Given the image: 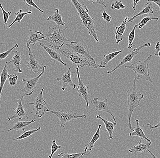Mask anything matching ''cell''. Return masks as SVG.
<instances>
[{
	"label": "cell",
	"mask_w": 160,
	"mask_h": 158,
	"mask_svg": "<svg viewBox=\"0 0 160 158\" xmlns=\"http://www.w3.org/2000/svg\"><path fill=\"white\" fill-rule=\"evenodd\" d=\"M84 155L83 151L76 154H68V153H62L58 155L60 158H81Z\"/></svg>",
	"instance_id": "32"
},
{
	"label": "cell",
	"mask_w": 160,
	"mask_h": 158,
	"mask_svg": "<svg viewBox=\"0 0 160 158\" xmlns=\"http://www.w3.org/2000/svg\"><path fill=\"white\" fill-rule=\"evenodd\" d=\"M0 8L2 10V12L3 18L4 20V29H5L6 25L8 24L7 23L8 20L9 18L11 15H12V12L11 11H8V12H6L5 10L3 8L2 5V4L0 3Z\"/></svg>",
	"instance_id": "34"
},
{
	"label": "cell",
	"mask_w": 160,
	"mask_h": 158,
	"mask_svg": "<svg viewBox=\"0 0 160 158\" xmlns=\"http://www.w3.org/2000/svg\"><path fill=\"white\" fill-rule=\"evenodd\" d=\"M65 45L67 46L68 48V49L72 52L83 56L90 60L96 63L94 59L90 54L88 46L83 43L69 41L65 43Z\"/></svg>",
	"instance_id": "8"
},
{
	"label": "cell",
	"mask_w": 160,
	"mask_h": 158,
	"mask_svg": "<svg viewBox=\"0 0 160 158\" xmlns=\"http://www.w3.org/2000/svg\"><path fill=\"white\" fill-rule=\"evenodd\" d=\"M151 20L158 21L159 20V18H155L154 17H146L140 21V23L136 25L138 28L142 29L148 24L149 21Z\"/></svg>",
	"instance_id": "31"
},
{
	"label": "cell",
	"mask_w": 160,
	"mask_h": 158,
	"mask_svg": "<svg viewBox=\"0 0 160 158\" xmlns=\"http://www.w3.org/2000/svg\"><path fill=\"white\" fill-rule=\"evenodd\" d=\"M138 79V78H135L133 81L132 88L127 91V98L128 104V126L131 130H133L131 124V120L133 113L136 108L140 106V102L144 98L143 94L139 93L137 90L136 81Z\"/></svg>",
	"instance_id": "2"
},
{
	"label": "cell",
	"mask_w": 160,
	"mask_h": 158,
	"mask_svg": "<svg viewBox=\"0 0 160 158\" xmlns=\"http://www.w3.org/2000/svg\"><path fill=\"white\" fill-rule=\"evenodd\" d=\"M93 107L97 111H102L108 113L112 118L113 122L116 123V118L113 115L112 112L111 110L108 103V99H103L100 98H95L91 101Z\"/></svg>",
	"instance_id": "10"
},
{
	"label": "cell",
	"mask_w": 160,
	"mask_h": 158,
	"mask_svg": "<svg viewBox=\"0 0 160 158\" xmlns=\"http://www.w3.org/2000/svg\"><path fill=\"white\" fill-rule=\"evenodd\" d=\"M151 43H150V42H148V43L144 44L143 45L140 46L138 48H136L134 49L133 50L131 51L129 54H128L127 56H126L123 58V59L120 62L119 64L117 66L115 67L114 69L108 71L107 72V73H108V74H111L113 73L115 71L118 69L120 67L122 66L123 65L127 64V63H130V62L132 61L133 59V58H134L135 56L138 54L142 49L144 48H147V47H151Z\"/></svg>",
	"instance_id": "11"
},
{
	"label": "cell",
	"mask_w": 160,
	"mask_h": 158,
	"mask_svg": "<svg viewBox=\"0 0 160 158\" xmlns=\"http://www.w3.org/2000/svg\"><path fill=\"white\" fill-rule=\"evenodd\" d=\"M62 146L61 145H58L56 143V140H52V146H51V153L49 155V158H52L54 153L58 150L61 149Z\"/></svg>",
	"instance_id": "36"
},
{
	"label": "cell",
	"mask_w": 160,
	"mask_h": 158,
	"mask_svg": "<svg viewBox=\"0 0 160 158\" xmlns=\"http://www.w3.org/2000/svg\"><path fill=\"white\" fill-rule=\"evenodd\" d=\"M152 142H148L147 143H142V139H141L138 145L134 146L130 148L128 151L131 153H143L149 150L150 146L152 145Z\"/></svg>",
	"instance_id": "24"
},
{
	"label": "cell",
	"mask_w": 160,
	"mask_h": 158,
	"mask_svg": "<svg viewBox=\"0 0 160 158\" xmlns=\"http://www.w3.org/2000/svg\"><path fill=\"white\" fill-rule=\"evenodd\" d=\"M18 48H16L13 51L14 53L13 57L12 58V60L8 63V64H12L13 65L14 71L15 73H22V70L21 69V61H22V56L19 52L18 51Z\"/></svg>",
	"instance_id": "17"
},
{
	"label": "cell",
	"mask_w": 160,
	"mask_h": 158,
	"mask_svg": "<svg viewBox=\"0 0 160 158\" xmlns=\"http://www.w3.org/2000/svg\"><path fill=\"white\" fill-rule=\"evenodd\" d=\"M39 44L48 53L49 55L51 57V58H52V59L59 62L60 63L63 65L65 66H67V64H66L65 62L63 61L62 60V59L61 55L59 54L58 51L55 50L51 48L47 47V46L44 45L43 44L40 43V42L39 43Z\"/></svg>",
	"instance_id": "21"
},
{
	"label": "cell",
	"mask_w": 160,
	"mask_h": 158,
	"mask_svg": "<svg viewBox=\"0 0 160 158\" xmlns=\"http://www.w3.org/2000/svg\"><path fill=\"white\" fill-rule=\"evenodd\" d=\"M136 28H137V26L135 25L132 30L130 32L128 38V49H131L132 48L133 42L135 38V31H136Z\"/></svg>",
	"instance_id": "33"
},
{
	"label": "cell",
	"mask_w": 160,
	"mask_h": 158,
	"mask_svg": "<svg viewBox=\"0 0 160 158\" xmlns=\"http://www.w3.org/2000/svg\"><path fill=\"white\" fill-rule=\"evenodd\" d=\"M90 2L95 4H98L104 6L105 8H106L107 6H106L104 3V2L103 1H99V0H94V1H90Z\"/></svg>",
	"instance_id": "42"
},
{
	"label": "cell",
	"mask_w": 160,
	"mask_h": 158,
	"mask_svg": "<svg viewBox=\"0 0 160 158\" xmlns=\"http://www.w3.org/2000/svg\"><path fill=\"white\" fill-rule=\"evenodd\" d=\"M59 50L65 57L69 59L72 63H73L75 64L78 65V66L82 68L85 66H88L94 69H97L99 67V65L96 64V63L88 59L83 56L73 53L68 49H66L61 48Z\"/></svg>",
	"instance_id": "5"
},
{
	"label": "cell",
	"mask_w": 160,
	"mask_h": 158,
	"mask_svg": "<svg viewBox=\"0 0 160 158\" xmlns=\"http://www.w3.org/2000/svg\"><path fill=\"white\" fill-rule=\"evenodd\" d=\"M159 52H160V43L159 42H158L156 43L155 49L154 50V54L155 56H158V54Z\"/></svg>",
	"instance_id": "41"
},
{
	"label": "cell",
	"mask_w": 160,
	"mask_h": 158,
	"mask_svg": "<svg viewBox=\"0 0 160 158\" xmlns=\"http://www.w3.org/2000/svg\"><path fill=\"white\" fill-rule=\"evenodd\" d=\"M96 119L101 120H102L104 124L106 130L108 133L109 136L108 140H113V139L114 129L117 125V123L108 121L102 117L101 115H97L96 116Z\"/></svg>",
	"instance_id": "22"
},
{
	"label": "cell",
	"mask_w": 160,
	"mask_h": 158,
	"mask_svg": "<svg viewBox=\"0 0 160 158\" xmlns=\"http://www.w3.org/2000/svg\"><path fill=\"white\" fill-rule=\"evenodd\" d=\"M10 85L12 86H17V81L18 79V76L16 74H12L9 75L8 78Z\"/></svg>",
	"instance_id": "38"
},
{
	"label": "cell",
	"mask_w": 160,
	"mask_h": 158,
	"mask_svg": "<svg viewBox=\"0 0 160 158\" xmlns=\"http://www.w3.org/2000/svg\"><path fill=\"white\" fill-rule=\"evenodd\" d=\"M44 87H43L41 92L38 95L33 103H27V104L32 105V111L31 114H34V118H42L44 115L48 108L46 107L47 102L43 96Z\"/></svg>",
	"instance_id": "6"
},
{
	"label": "cell",
	"mask_w": 160,
	"mask_h": 158,
	"mask_svg": "<svg viewBox=\"0 0 160 158\" xmlns=\"http://www.w3.org/2000/svg\"><path fill=\"white\" fill-rule=\"evenodd\" d=\"M126 8L125 6L123 4L122 1H116L114 3H113L111 6V8L112 10L115 9L120 10L121 9H124Z\"/></svg>",
	"instance_id": "37"
},
{
	"label": "cell",
	"mask_w": 160,
	"mask_h": 158,
	"mask_svg": "<svg viewBox=\"0 0 160 158\" xmlns=\"http://www.w3.org/2000/svg\"><path fill=\"white\" fill-rule=\"evenodd\" d=\"M47 21H53L56 23L57 26L59 27L60 26H65V23L62 20V15L59 13V9L56 8L55 10V13L53 14L50 16L48 18Z\"/></svg>",
	"instance_id": "28"
},
{
	"label": "cell",
	"mask_w": 160,
	"mask_h": 158,
	"mask_svg": "<svg viewBox=\"0 0 160 158\" xmlns=\"http://www.w3.org/2000/svg\"><path fill=\"white\" fill-rule=\"evenodd\" d=\"M152 55H150L144 61H140L137 63H133L131 65L125 66V68L130 69L133 71L138 77V79H142L148 81L151 84H153L152 79L150 75V69L149 64L152 59Z\"/></svg>",
	"instance_id": "4"
},
{
	"label": "cell",
	"mask_w": 160,
	"mask_h": 158,
	"mask_svg": "<svg viewBox=\"0 0 160 158\" xmlns=\"http://www.w3.org/2000/svg\"><path fill=\"white\" fill-rule=\"evenodd\" d=\"M68 28L61 29L59 27L56 26L55 28L49 27L48 33L45 35L44 40L48 41L50 47L57 50L62 48L68 40L65 35V31Z\"/></svg>",
	"instance_id": "3"
},
{
	"label": "cell",
	"mask_w": 160,
	"mask_h": 158,
	"mask_svg": "<svg viewBox=\"0 0 160 158\" xmlns=\"http://www.w3.org/2000/svg\"><path fill=\"white\" fill-rule=\"evenodd\" d=\"M148 152L149 153V154L151 155L152 156V157L153 158H158L156 157V156H155V155L150 150H148Z\"/></svg>",
	"instance_id": "46"
},
{
	"label": "cell",
	"mask_w": 160,
	"mask_h": 158,
	"mask_svg": "<svg viewBox=\"0 0 160 158\" xmlns=\"http://www.w3.org/2000/svg\"><path fill=\"white\" fill-rule=\"evenodd\" d=\"M23 2L27 6H28V7H33L34 8H35L37 9L41 13H44V11L42 10L41 9H40V8L34 3L33 1H32V0H24Z\"/></svg>",
	"instance_id": "39"
},
{
	"label": "cell",
	"mask_w": 160,
	"mask_h": 158,
	"mask_svg": "<svg viewBox=\"0 0 160 158\" xmlns=\"http://www.w3.org/2000/svg\"><path fill=\"white\" fill-rule=\"evenodd\" d=\"M129 18V17H126L121 25L116 27L115 28V38L116 40V43L118 44L120 42L122 41L123 39V34L126 30L127 24Z\"/></svg>",
	"instance_id": "19"
},
{
	"label": "cell",
	"mask_w": 160,
	"mask_h": 158,
	"mask_svg": "<svg viewBox=\"0 0 160 158\" xmlns=\"http://www.w3.org/2000/svg\"><path fill=\"white\" fill-rule=\"evenodd\" d=\"M32 13V11L31 10L28 11V12H26V13L23 12L22 10H19L18 12H17V13H15L16 17V18H15L14 20L13 21V22L11 24L9 25L8 24V28H11L15 23H17V22H18V23H21V21L23 19V18L25 15H30Z\"/></svg>",
	"instance_id": "29"
},
{
	"label": "cell",
	"mask_w": 160,
	"mask_h": 158,
	"mask_svg": "<svg viewBox=\"0 0 160 158\" xmlns=\"http://www.w3.org/2000/svg\"><path fill=\"white\" fill-rule=\"evenodd\" d=\"M102 18L103 20L106 21L107 23H110L112 20V17L106 13V11H104L103 12L102 14Z\"/></svg>",
	"instance_id": "40"
},
{
	"label": "cell",
	"mask_w": 160,
	"mask_h": 158,
	"mask_svg": "<svg viewBox=\"0 0 160 158\" xmlns=\"http://www.w3.org/2000/svg\"><path fill=\"white\" fill-rule=\"evenodd\" d=\"M57 81H60L62 84V90L65 91L67 87H72V89H75L77 88V85L72 81L71 78V68H69L64 74L61 78H57Z\"/></svg>",
	"instance_id": "15"
},
{
	"label": "cell",
	"mask_w": 160,
	"mask_h": 158,
	"mask_svg": "<svg viewBox=\"0 0 160 158\" xmlns=\"http://www.w3.org/2000/svg\"><path fill=\"white\" fill-rule=\"evenodd\" d=\"M154 7H155V6L153 5V4L152 3L148 2V3L145 4L144 8L138 14L136 15L133 16L132 18H129V19L128 21V23H132L135 18H136L137 17H139V16H143L145 14H153L154 12L153 11V9Z\"/></svg>",
	"instance_id": "25"
},
{
	"label": "cell",
	"mask_w": 160,
	"mask_h": 158,
	"mask_svg": "<svg viewBox=\"0 0 160 158\" xmlns=\"http://www.w3.org/2000/svg\"><path fill=\"white\" fill-rule=\"evenodd\" d=\"M36 120H33L30 121H18L15 123L14 125L12 128H10L9 130H3L2 132H9L12 131H18L22 130L23 132H25L26 128L28 126L30 125L32 123H34Z\"/></svg>",
	"instance_id": "23"
},
{
	"label": "cell",
	"mask_w": 160,
	"mask_h": 158,
	"mask_svg": "<svg viewBox=\"0 0 160 158\" xmlns=\"http://www.w3.org/2000/svg\"><path fill=\"white\" fill-rule=\"evenodd\" d=\"M40 130H41V127H39L38 129H35V130H29L27 131H25V132H24L23 134H22L19 137L12 139V140H24L26 138L29 137L32 135L34 134V133L39 131Z\"/></svg>",
	"instance_id": "30"
},
{
	"label": "cell",
	"mask_w": 160,
	"mask_h": 158,
	"mask_svg": "<svg viewBox=\"0 0 160 158\" xmlns=\"http://www.w3.org/2000/svg\"><path fill=\"white\" fill-rule=\"evenodd\" d=\"M42 72L38 76L32 79H24L22 80L24 84V87L22 89V92L24 93L25 96H31L36 89L38 82L41 77L44 74L45 70L47 69L46 66H44Z\"/></svg>",
	"instance_id": "9"
},
{
	"label": "cell",
	"mask_w": 160,
	"mask_h": 158,
	"mask_svg": "<svg viewBox=\"0 0 160 158\" xmlns=\"http://www.w3.org/2000/svg\"><path fill=\"white\" fill-rule=\"evenodd\" d=\"M158 56L160 58V52H159L158 54Z\"/></svg>",
	"instance_id": "47"
},
{
	"label": "cell",
	"mask_w": 160,
	"mask_h": 158,
	"mask_svg": "<svg viewBox=\"0 0 160 158\" xmlns=\"http://www.w3.org/2000/svg\"><path fill=\"white\" fill-rule=\"evenodd\" d=\"M9 75L8 73V62H6L4 67L0 74V100L4 86L8 78Z\"/></svg>",
	"instance_id": "26"
},
{
	"label": "cell",
	"mask_w": 160,
	"mask_h": 158,
	"mask_svg": "<svg viewBox=\"0 0 160 158\" xmlns=\"http://www.w3.org/2000/svg\"><path fill=\"white\" fill-rule=\"evenodd\" d=\"M47 112L52 113L58 118L61 122L60 127L64 128V129L65 125L70 121L76 119L87 118V115L85 114L79 115L76 113L72 114L64 110H62L59 111H54L48 109Z\"/></svg>",
	"instance_id": "7"
},
{
	"label": "cell",
	"mask_w": 160,
	"mask_h": 158,
	"mask_svg": "<svg viewBox=\"0 0 160 158\" xmlns=\"http://www.w3.org/2000/svg\"><path fill=\"white\" fill-rule=\"evenodd\" d=\"M72 3L78 12L83 26L88 30L89 34L92 36L96 42H99L97 36L94 22L92 18L89 15V10L87 6L85 4H82L80 3L77 0H72Z\"/></svg>",
	"instance_id": "1"
},
{
	"label": "cell",
	"mask_w": 160,
	"mask_h": 158,
	"mask_svg": "<svg viewBox=\"0 0 160 158\" xmlns=\"http://www.w3.org/2000/svg\"><path fill=\"white\" fill-rule=\"evenodd\" d=\"M139 2H140V0H138V1H133V5L132 8L134 11H136V6H137V5H138V3Z\"/></svg>",
	"instance_id": "45"
},
{
	"label": "cell",
	"mask_w": 160,
	"mask_h": 158,
	"mask_svg": "<svg viewBox=\"0 0 160 158\" xmlns=\"http://www.w3.org/2000/svg\"><path fill=\"white\" fill-rule=\"evenodd\" d=\"M148 2H150L152 3H154L156 5L158 6L159 8V12H160V0H156V1H153V0H148Z\"/></svg>",
	"instance_id": "44"
},
{
	"label": "cell",
	"mask_w": 160,
	"mask_h": 158,
	"mask_svg": "<svg viewBox=\"0 0 160 158\" xmlns=\"http://www.w3.org/2000/svg\"><path fill=\"white\" fill-rule=\"evenodd\" d=\"M79 68V66H78L77 68H76L77 77L78 78V86L77 88V91L78 93L79 97L82 98L85 100L87 108H88L89 107L88 93V87L85 86L84 84L82 81V79L80 78Z\"/></svg>",
	"instance_id": "12"
},
{
	"label": "cell",
	"mask_w": 160,
	"mask_h": 158,
	"mask_svg": "<svg viewBox=\"0 0 160 158\" xmlns=\"http://www.w3.org/2000/svg\"><path fill=\"white\" fill-rule=\"evenodd\" d=\"M44 38L45 35L42 32L33 31L30 29L26 47L27 48L30 47L31 44L35 45L37 43H39L40 41L44 39Z\"/></svg>",
	"instance_id": "16"
},
{
	"label": "cell",
	"mask_w": 160,
	"mask_h": 158,
	"mask_svg": "<svg viewBox=\"0 0 160 158\" xmlns=\"http://www.w3.org/2000/svg\"><path fill=\"white\" fill-rule=\"evenodd\" d=\"M122 52L123 50L116 51V52H113L111 54L105 55L103 56V59L101 61V64L99 65V68H105L107 65L108 64L109 62L111 61L113 59L118 55L119 54Z\"/></svg>",
	"instance_id": "27"
},
{
	"label": "cell",
	"mask_w": 160,
	"mask_h": 158,
	"mask_svg": "<svg viewBox=\"0 0 160 158\" xmlns=\"http://www.w3.org/2000/svg\"><path fill=\"white\" fill-rule=\"evenodd\" d=\"M24 97L25 96L23 95L21 98V99H18L17 100L18 104V107H17L16 109L14 108H12L14 110V114L12 116L9 117L8 118V121H10L14 120V119H17V118H18L19 120H22V119L28 120V117L27 113H26L24 107L22 104V101Z\"/></svg>",
	"instance_id": "13"
},
{
	"label": "cell",
	"mask_w": 160,
	"mask_h": 158,
	"mask_svg": "<svg viewBox=\"0 0 160 158\" xmlns=\"http://www.w3.org/2000/svg\"><path fill=\"white\" fill-rule=\"evenodd\" d=\"M18 48V44L16 43L14 47L10 48V49L8 50V51H6V52L1 53V54H0V60H3L6 59L7 57L12 52H13L15 49Z\"/></svg>",
	"instance_id": "35"
},
{
	"label": "cell",
	"mask_w": 160,
	"mask_h": 158,
	"mask_svg": "<svg viewBox=\"0 0 160 158\" xmlns=\"http://www.w3.org/2000/svg\"><path fill=\"white\" fill-rule=\"evenodd\" d=\"M102 126V124H100L99 125L98 129H97L94 135L93 136L92 140H91L90 142L85 146V149L83 151L84 155H89L90 154L92 150L93 149L94 147L95 143L100 139V131Z\"/></svg>",
	"instance_id": "18"
},
{
	"label": "cell",
	"mask_w": 160,
	"mask_h": 158,
	"mask_svg": "<svg viewBox=\"0 0 160 158\" xmlns=\"http://www.w3.org/2000/svg\"><path fill=\"white\" fill-rule=\"evenodd\" d=\"M139 120H137L135 121V126L133 130L132 131L129 133L130 136H137L139 137L141 139L145 140L147 141L148 142H151V141L147 137V136L144 133L142 128L139 125Z\"/></svg>",
	"instance_id": "20"
},
{
	"label": "cell",
	"mask_w": 160,
	"mask_h": 158,
	"mask_svg": "<svg viewBox=\"0 0 160 158\" xmlns=\"http://www.w3.org/2000/svg\"><path fill=\"white\" fill-rule=\"evenodd\" d=\"M27 48L29 51V60L27 64V67L31 71L34 72L35 74L42 73V72L43 67L41 66L38 61L35 59L34 56L30 47H28Z\"/></svg>",
	"instance_id": "14"
},
{
	"label": "cell",
	"mask_w": 160,
	"mask_h": 158,
	"mask_svg": "<svg viewBox=\"0 0 160 158\" xmlns=\"http://www.w3.org/2000/svg\"><path fill=\"white\" fill-rule=\"evenodd\" d=\"M147 126H148V127L150 129H151V131H152V129H157V128L160 127V121L158 123V124H157V125H156L153 126L152 125V124H148Z\"/></svg>",
	"instance_id": "43"
}]
</instances>
